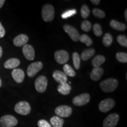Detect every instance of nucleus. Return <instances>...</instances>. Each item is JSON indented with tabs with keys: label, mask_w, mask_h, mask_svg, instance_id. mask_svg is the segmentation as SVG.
<instances>
[{
	"label": "nucleus",
	"mask_w": 127,
	"mask_h": 127,
	"mask_svg": "<svg viewBox=\"0 0 127 127\" xmlns=\"http://www.w3.org/2000/svg\"><path fill=\"white\" fill-rule=\"evenodd\" d=\"M118 85V81L112 78L105 79L99 84L100 88L105 93H112L117 88Z\"/></svg>",
	"instance_id": "obj_1"
},
{
	"label": "nucleus",
	"mask_w": 127,
	"mask_h": 127,
	"mask_svg": "<svg viewBox=\"0 0 127 127\" xmlns=\"http://www.w3.org/2000/svg\"><path fill=\"white\" fill-rule=\"evenodd\" d=\"M54 8L50 4H46L42 9V17L44 21L50 22L54 18Z\"/></svg>",
	"instance_id": "obj_2"
},
{
	"label": "nucleus",
	"mask_w": 127,
	"mask_h": 127,
	"mask_svg": "<svg viewBox=\"0 0 127 127\" xmlns=\"http://www.w3.org/2000/svg\"><path fill=\"white\" fill-rule=\"evenodd\" d=\"M31 106L29 103L26 101H21L15 105V111L22 115H26L31 112Z\"/></svg>",
	"instance_id": "obj_3"
},
{
	"label": "nucleus",
	"mask_w": 127,
	"mask_h": 127,
	"mask_svg": "<svg viewBox=\"0 0 127 127\" xmlns=\"http://www.w3.org/2000/svg\"><path fill=\"white\" fill-rule=\"evenodd\" d=\"M18 124V120L14 116L4 115L0 118V126L1 127H14Z\"/></svg>",
	"instance_id": "obj_4"
},
{
	"label": "nucleus",
	"mask_w": 127,
	"mask_h": 127,
	"mask_svg": "<svg viewBox=\"0 0 127 127\" xmlns=\"http://www.w3.org/2000/svg\"><path fill=\"white\" fill-rule=\"evenodd\" d=\"M48 85L47 78L45 76H39L36 79L35 81V87L37 92L39 93H43L45 91Z\"/></svg>",
	"instance_id": "obj_5"
},
{
	"label": "nucleus",
	"mask_w": 127,
	"mask_h": 127,
	"mask_svg": "<svg viewBox=\"0 0 127 127\" xmlns=\"http://www.w3.org/2000/svg\"><path fill=\"white\" fill-rule=\"evenodd\" d=\"M90 101V95L87 93L82 94L76 96L72 99V103L74 105L77 107L84 105L88 104Z\"/></svg>",
	"instance_id": "obj_6"
},
{
	"label": "nucleus",
	"mask_w": 127,
	"mask_h": 127,
	"mask_svg": "<svg viewBox=\"0 0 127 127\" xmlns=\"http://www.w3.org/2000/svg\"><path fill=\"white\" fill-rule=\"evenodd\" d=\"M115 102L114 99L111 98H107L101 101L99 104L98 107L100 111L102 112H107L113 108L115 106Z\"/></svg>",
	"instance_id": "obj_7"
},
{
	"label": "nucleus",
	"mask_w": 127,
	"mask_h": 127,
	"mask_svg": "<svg viewBox=\"0 0 127 127\" xmlns=\"http://www.w3.org/2000/svg\"><path fill=\"white\" fill-rule=\"evenodd\" d=\"M72 108L67 105L59 106L55 109V113L57 117H62V118L69 117L72 114Z\"/></svg>",
	"instance_id": "obj_8"
},
{
	"label": "nucleus",
	"mask_w": 127,
	"mask_h": 127,
	"mask_svg": "<svg viewBox=\"0 0 127 127\" xmlns=\"http://www.w3.org/2000/svg\"><path fill=\"white\" fill-rule=\"evenodd\" d=\"M63 29L66 32L72 39L74 42H77L79 39V35L78 31L75 28H74L73 26H71L70 25L65 24L64 25Z\"/></svg>",
	"instance_id": "obj_9"
},
{
	"label": "nucleus",
	"mask_w": 127,
	"mask_h": 127,
	"mask_svg": "<svg viewBox=\"0 0 127 127\" xmlns=\"http://www.w3.org/2000/svg\"><path fill=\"white\" fill-rule=\"evenodd\" d=\"M120 119L119 115L117 114H111L105 119L103 122L104 127H114L118 124Z\"/></svg>",
	"instance_id": "obj_10"
},
{
	"label": "nucleus",
	"mask_w": 127,
	"mask_h": 127,
	"mask_svg": "<svg viewBox=\"0 0 127 127\" xmlns=\"http://www.w3.org/2000/svg\"><path fill=\"white\" fill-rule=\"evenodd\" d=\"M43 64L41 62H36L30 65L27 69V75L30 77H33L42 69Z\"/></svg>",
	"instance_id": "obj_11"
},
{
	"label": "nucleus",
	"mask_w": 127,
	"mask_h": 127,
	"mask_svg": "<svg viewBox=\"0 0 127 127\" xmlns=\"http://www.w3.org/2000/svg\"><path fill=\"white\" fill-rule=\"evenodd\" d=\"M54 57L55 61L60 64H65L69 60V54L66 51L59 50L55 52Z\"/></svg>",
	"instance_id": "obj_12"
},
{
	"label": "nucleus",
	"mask_w": 127,
	"mask_h": 127,
	"mask_svg": "<svg viewBox=\"0 0 127 127\" xmlns=\"http://www.w3.org/2000/svg\"><path fill=\"white\" fill-rule=\"evenodd\" d=\"M23 52L26 59L30 61L33 60L35 57V51L34 48L30 44H25L23 46Z\"/></svg>",
	"instance_id": "obj_13"
},
{
	"label": "nucleus",
	"mask_w": 127,
	"mask_h": 127,
	"mask_svg": "<svg viewBox=\"0 0 127 127\" xmlns=\"http://www.w3.org/2000/svg\"><path fill=\"white\" fill-rule=\"evenodd\" d=\"M12 77L14 81L17 83H21L24 81L25 77V73L21 69H14L12 71Z\"/></svg>",
	"instance_id": "obj_14"
},
{
	"label": "nucleus",
	"mask_w": 127,
	"mask_h": 127,
	"mask_svg": "<svg viewBox=\"0 0 127 127\" xmlns=\"http://www.w3.org/2000/svg\"><path fill=\"white\" fill-rule=\"evenodd\" d=\"M28 36L25 34H20L17 36L14 39L13 42L14 44L17 47H21V46L25 45L28 41Z\"/></svg>",
	"instance_id": "obj_15"
},
{
	"label": "nucleus",
	"mask_w": 127,
	"mask_h": 127,
	"mask_svg": "<svg viewBox=\"0 0 127 127\" xmlns=\"http://www.w3.org/2000/svg\"><path fill=\"white\" fill-rule=\"evenodd\" d=\"M104 69L101 67L94 68L92 70L91 74H90V78L92 80L94 81H98L101 79L103 74H104Z\"/></svg>",
	"instance_id": "obj_16"
},
{
	"label": "nucleus",
	"mask_w": 127,
	"mask_h": 127,
	"mask_svg": "<svg viewBox=\"0 0 127 127\" xmlns=\"http://www.w3.org/2000/svg\"><path fill=\"white\" fill-rule=\"evenodd\" d=\"M53 78L59 84L65 83L67 81V76L63 72L59 70H57L53 73Z\"/></svg>",
	"instance_id": "obj_17"
},
{
	"label": "nucleus",
	"mask_w": 127,
	"mask_h": 127,
	"mask_svg": "<svg viewBox=\"0 0 127 127\" xmlns=\"http://www.w3.org/2000/svg\"><path fill=\"white\" fill-rule=\"evenodd\" d=\"M71 89H72V88H71L70 85L68 84L67 82L59 84V85L58 86V88H57L58 91L59 92L60 94H61L62 95H64L69 94L70 93Z\"/></svg>",
	"instance_id": "obj_18"
},
{
	"label": "nucleus",
	"mask_w": 127,
	"mask_h": 127,
	"mask_svg": "<svg viewBox=\"0 0 127 127\" xmlns=\"http://www.w3.org/2000/svg\"><path fill=\"white\" fill-rule=\"evenodd\" d=\"M20 61L17 58H11L4 63V67L7 69L15 68L20 65Z\"/></svg>",
	"instance_id": "obj_19"
},
{
	"label": "nucleus",
	"mask_w": 127,
	"mask_h": 127,
	"mask_svg": "<svg viewBox=\"0 0 127 127\" xmlns=\"http://www.w3.org/2000/svg\"><path fill=\"white\" fill-rule=\"evenodd\" d=\"M109 25L113 29L117 30V31H123L126 30L127 25L124 24L120 23L116 20H111Z\"/></svg>",
	"instance_id": "obj_20"
},
{
	"label": "nucleus",
	"mask_w": 127,
	"mask_h": 127,
	"mask_svg": "<svg viewBox=\"0 0 127 127\" xmlns=\"http://www.w3.org/2000/svg\"><path fill=\"white\" fill-rule=\"evenodd\" d=\"M105 61V58L102 55H98L93 58L92 61V65L94 68L100 67L101 65Z\"/></svg>",
	"instance_id": "obj_21"
},
{
	"label": "nucleus",
	"mask_w": 127,
	"mask_h": 127,
	"mask_svg": "<svg viewBox=\"0 0 127 127\" xmlns=\"http://www.w3.org/2000/svg\"><path fill=\"white\" fill-rule=\"evenodd\" d=\"M95 53V50L94 48H89L84 50L81 55L80 58L83 61H87L91 58Z\"/></svg>",
	"instance_id": "obj_22"
},
{
	"label": "nucleus",
	"mask_w": 127,
	"mask_h": 127,
	"mask_svg": "<svg viewBox=\"0 0 127 127\" xmlns=\"http://www.w3.org/2000/svg\"><path fill=\"white\" fill-rule=\"evenodd\" d=\"M50 123L51 125L53 127H63L64 121L59 117L54 116L51 118Z\"/></svg>",
	"instance_id": "obj_23"
},
{
	"label": "nucleus",
	"mask_w": 127,
	"mask_h": 127,
	"mask_svg": "<svg viewBox=\"0 0 127 127\" xmlns=\"http://www.w3.org/2000/svg\"><path fill=\"white\" fill-rule=\"evenodd\" d=\"M63 70H64V73L66 76H68V77H75L76 75V72L73 69V68L71 67V66L68 64H65L64 66L63 67Z\"/></svg>",
	"instance_id": "obj_24"
},
{
	"label": "nucleus",
	"mask_w": 127,
	"mask_h": 127,
	"mask_svg": "<svg viewBox=\"0 0 127 127\" xmlns=\"http://www.w3.org/2000/svg\"><path fill=\"white\" fill-rule=\"evenodd\" d=\"M112 36L109 33H106L103 36L102 43L105 47H109L112 42Z\"/></svg>",
	"instance_id": "obj_25"
},
{
	"label": "nucleus",
	"mask_w": 127,
	"mask_h": 127,
	"mask_svg": "<svg viewBox=\"0 0 127 127\" xmlns=\"http://www.w3.org/2000/svg\"><path fill=\"white\" fill-rule=\"evenodd\" d=\"M72 61L74 64V67L76 69H79L80 67V63H81V58L80 56L77 52H74L72 54Z\"/></svg>",
	"instance_id": "obj_26"
},
{
	"label": "nucleus",
	"mask_w": 127,
	"mask_h": 127,
	"mask_svg": "<svg viewBox=\"0 0 127 127\" xmlns=\"http://www.w3.org/2000/svg\"><path fill=\"white\" fill-rule=\"evenodd\" d=\"M79 41H80L82 43L85 44V45L88 46V47H90L93 44L92 39L86 34H82L81 35H80Z\"/></svg>",
	"instance_id": "obj_27"
},
{
	"label": "nucleus",
	"mask_w": 127,
	"mask_h": 127,
	"mask_svg": "<svg viewBox=\"0 0 127 127\" xmlns=\"http://www.w3.org/2000/svg\"><path fill=\"white\" fill-rule=\"evenodd\" d=\"M90 14V10L87 5L84 4L81 8V15L83 18H87Z\"/></svg>",
	"instance_id": "obj_28"
},
{
	"label": "nucleus",
	"mask_w": 127,
	"mask_h": 127,
	"mask_svg": "<svg viewBox=\"0 0 127 127\" xmlns=\"http://www.w3.org/2000/svg\"><path fill=\"white\" fill-rule=\"evenodd\" d=\"M116 58L120 63H127V53H125V52H118L116 54Z\"/></svg>",
	"instance_id": "obj_29"
},
{
	"label": "nucleus",
	"mask_w": 127,
	"mask_h": 127,
	"mask_svg": "<svg viewBox=\"0 0 127 127\" xmlns=\"http://www.w3.org/2000/svg\"><path fill=\"white\" fill-rule=\"evenodd\" d=\"M93 14L95 17L98 18H104L105 17V14L104 11L98 8H94L93 10Z\"/></svg>",
	"instance_id": "obj_30"
},
{
	"label": "nucleus",
	"mask_w": 127,
	"mask_h": 127,
	"mask_svg": "<svg viewBox=\"0 0 127 127\" xmlns=\"http://www.w3.org/2000/svg\"><path fill=\"white\" fill-rule=\"evenodd\" d=\"M82 31L85 32H89L91 30L92 25L91 23L88 20H85L82 21L81 23V27Z\"/></svg>",
	"instance_id": "obj_31"
},
{
	"label": "nucleus",
	"mask_w": 127,
	"mask_h": 127,
	"mask_svg": "<svg viewBox=\"0 0 127 127\" xmlns=\"http://www.w3.org/2000/svg\"><path fill=\"white\" fill-rule=\"evenodd\" d=\"M93 31L96 36H100L102 35V31L101 26L99 24H95L93 26Z\"/></svg>",
	"instance_id": "obj_32"
},
{
	"label": "nucleus",
	"mask_w": 127,
	"mask_h": 127,
	"mask_svg": "<svg viewBox=\"0 0 127 127\" xmlns=\"http://www.w3.org/2000/svg\"><path fill=\"white\" fill-rule=\"evenodd\" d=\"M117 40L121 45L124 47H127V39L126 36L124 35H120L117 36Z\"/></svg>",
	"instance_id": "obj_33"
},
{
	"label": "nucleus",
	"mask_w": 127,
	"mask_h": 127,
	"mask_svg": "<svg viewBox=\"0 0 127 127\" xmlns=\"http://www.w3.org/2000/svg\"><path fill=\"white\" fill-rule=\"evenodd\" d=\"M76 13H77V11L75 9L68 10L62 14V18L64 19H66L68 18V17H70L71 16L75 15Z\"/></svg>",
	"instance_id": "obj_34"
},
{
	"label": "nucleus",
	"mask_w": 127,
	"mask_h": 127,
	"mask_svg": "<svg viewBox=\"0 0 127 127\" xmlns=\"http://www.w3.org/2000/svg\"><path fill=\"white\" fill-rule=\"evenodd\" d=\"M37 124L38 127H52L50 124L45 120H39Z\"/></svg>",
	"instance_id": "obj_35"
},
{
	"label": "nucleus",
	"mask_w": 127,
	"mask_h": 127,
	"mask_svg": "<svg viewBox=\"0 0 127 127\" xmlns=\"http://www.w3.org/2000/svg\"><path fill=\"white\" fill-rule=\"evenodd\" d=\"M5 33V32L4 28L3 27L2 24H1V23H0V38L4 37Z\"/></svg>",
	"instance_id": "obj_36"
},
{
	"label": "nucleus",
	"mask_w": 127,
	"mask_h": 127,
	"mask_svg": "<svg viewBox=\"0 0 127 127\" xmlns=\"http://www.w3.org/2000/svg\"><path fill=\"white\" fill-rule=\"evenodd\" d=\"M91 2L93 3V4L97 5H99L100 4L101 1H100V0H91Z\"/></svg>",
	"instance_id": "obj_37"
},
{
	"label": "nucleus",
	"mask_w": 127,
	"mask_h": 127,
	"mask_svg": "<svg viewBox=\"0 0 127 127\" xmlns=\"http://www.w3.org/2000/svg\"><path fill=\"white\" fill-rule=\"evenodd\" d=\"M5 2V0H0V8L2 7Z\"/></svg>",
	"instance_id": "obj_38"
},
{
	"label": "nucleus",
	"mask_w": 127,
	"mask_h": 127,
	"mask_svg": "<svg viewBox=\"0 0 127 127\" xmlns=\"http://www.w3.org/2000/svg\"><path fill=\"white\" fill-rule=\"evenodd\" d=\"M2 47L0 46V58L2 57Z\"/></svg>",
	"instance_id": "obj_39"
},
{
	"label": "nucleus",
	"mask_w": 127,
	"mask_h": 127,
	"mask_svg": "<svg viewBox=\"0 0 127 127\" xmlns=\"http://www.w3.org/2000/svg\"><path fill=\"white\" fill-rule=\"evenodd\" d=\"M124 16H125V20H126V21H127V9H125V13H124Z\"/></svg>",
	"instance_id": "obj_40"
},
{
	"label": "nucleus",
	"mask_w": 127,
	"mask_h": 127,
	"mask_svg": "<svg viewBox=\"0 0 127 127\" xmlns=\"http://www.w3.org/2000/svg\"><path fill=\"white\" fill-rule=\"evenodd\" d=\"M1 85H2V81H1V79H0V87H1Z\"/></svg>",
	"instance_id": "obj_41"
}]
</instances>
